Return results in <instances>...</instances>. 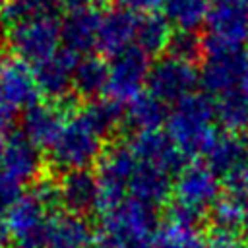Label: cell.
Listing matches in <instances>:
<instances>
[{
	"mask_svg": "<svg viewBox=\"0 0 248 248\" xmlns=\"http://www.w3.org/2000/svg\"><path fill=\"white\" fill-rule=\"evenodd\" d=\"M93 248H99V246H93Z\"/></svg>",
	"mask_w": 248,
	"mask_h": 248,
	"instance_id": "44",
	"label": "cell"
},
{
	"mask_svg": "<svg viewBox=\"0 0 248 248\" xmlns=\"http://www.w3.org/2000/svg\"><path fill=\"white\" fill-rule=\"evenodd\" d=\"M203 46L207 54L246 50L248 4L234 0H215L205 21Z\"/></svg>",
	"mask_w": 248,
	"mask_h": 248,
	"instance_id": "6",
	"label": "cell"
},
{
	"mask_svg": "<svg viewBox=\"0 0 248 248\" xmlns=\"http://www.w3.org/2000/svg\"><path fill=\"white\" fill-rule=\"evenodd\" d=\"M140 159L136 157L130 143H114L105 149L99 159V213H105L126 200L128 184L138 169Z\"/></svg>",
	"mask_w": 248,
	"mask_h": 248,
	"instance_id": "8",
	"label": "cell"
},
{
	"mask_svg": "<svg viewBox=\"0 0 248 248\" xmlns=\"http://www.w3.org/2000/svg\"><path fill=\"white\" fill-rule=\"evenodd\" d=\"M105 134L95 126L85 108L68 114L64 128L48 149L52 167L62 172L89 170L105 153Z\"/></svg>",
	"mask_w": 248,
	"mask_h": 248,
	"instance_id": "3",
	"label": "cell"
},
{
	"mask_svg": "<svg viewBox=\"0 0 248 248\" xmlns=\"http://www.w3.org/2000/svg\"><path fill=\"white\" fill-rule=\"evenodd\" d=\"M17 110L0 95V134L6 132L12 124H14V118H16Z\"/></svg>",
	"mask_w": 248,
	"mask_h": 248,
	"instance_id": "36",
	"label": "cell"
},
{
	"mask_svg": "<svg viewBox=\"0 0 248 248\" xmlns=\"http://www.w3.org/2000/svg\"><path fill=\"white\" fill-rule=\"evenodd\" d=\"M149 72V54H145L138 46H130L118 52L108 62L107 97L116 101L118 105L132 103L138 95L143 93V87H147Z\"/></svg>",
	"mask_w": 248,
	"mask_h": 248,
	"instance_id": "10",
	"label": "cell"
},
{
	"mask_svg": "<svg viewBox=\"0 0 248 248\" xmlns=\"http://www.w3.org/2000/svg\"><path fill=\"white\" fill-rule=\"evenodd\" d=\"M209 10V0H167L163 16L176 31H198L205 27Z\"/></svg>",
	"mask_w": 248,
	"mask_h": 248,
	"instance_id": "26",
	"label": "cell"
},
{
	"mask_svg": "<svg viewBox=\"0 0 248 248\" xmlns=\"http://www.w3.org/2000/svg\"><path fill=\"white\" fill-rule=\"evenodd\" d=\"M130 147L140 161L159 167L169 174H178V170L184 167V155L167 136V132L157 130L134 134V138L130 140Z\"/></svg>",
	"mask_w": 248,
	"mask_h": 248,
	"instance_id": "18",
	"label": "cell"
},
{
	"mask_svg": "<svg viewBox=\"0 0 248 248\" xmlns=\"http://www.w3.org/2000/svg\"><path fill=\"white\" fill-rule=\"evenodd\" d=\"M108 85V62L101 56L87 54L78 60L74 72V91L91 101H97L101 95H107Z\"/></svg>",
	"mask_w": 248,
	"mask_h": 248,
	"instance_id": "23",
	"label": "cell"
},
{
	"mask_svg": "<svg viewBox=\"0 0 248 248\" xmlns=\"http://www.w3.org/2000/svg\"><path fill=\"white\" fill-rule=\"evenodd\" d=\"M58 203L64 211L76 215H87L99 209V180L91 170L64 172L58 182Z\"/></svg>",
	"mask_w": 248,
	"mask_h": 248,
	"instance_id": "16",
	"label": "cell"
},
{
	"mask_svg": "<svg viewBox=\"0 0 248 248\" xmlns=\"http://www.w3.org/2000/svg\"><path fill=\"white\" fill-rule=\"evenodd\" d=\"M246 151L248 149L244 141L238 138V134L229 132V130H219L213 141L209 143V147L205 149L203 159L219 176H223L232 167L248 159Z\"/></svg>",
	"mask_w": 248,
	"mask_h": 248,
	"instance_id": "24",
	"label": "cell"
},
{
	"mask_svg": "<svg viewBox=\"0 0 248 248\" xmlns=\"http://www.w3.org/2000/svg\"><path fill=\"white\" fill-rule=\"evenodd\" d=\"M78 60L79 56L62 46L46 60L35 64L33 72L41 95H45L50 101H60L70 91H74V72Z\"/></svg>",
	"mask_w": 248,
	"mask_h": 248,
	"instance_id": "12",
	"label": "cell"
},
{
	"mask_svg": "<svg viewBox=\"0 0 248 248\" xmlns=\"http://www.w3.org/2000/svg\"><path fill=\"white\" fill-rule=\"evenodd\" d=\"M10 238V234H8V227H6V219L0 215V246L6 242Z\"/></svg>",
	"mask_w": 248,
	"mask_h": 248,
	"instance_id": "39",
	"label": "cell"
},
{
	"mask_svg": "<svg viewBox=\"0 0 248 248\" xmlns=\"http://www.w3.org/2000/svg\"><path fill=\"white\" fill-rule=\"evenodd\" d=\"M169 110L163 101L153 97L149 91H143L138 95L132 103H128V108L124 110L126 124L136 132H157L167 124Z\"/></svg>",
	"mask_w": 248,
	"mask_h": 248,
	"instance_id": "22",
	"label": "cell"
},
{
	"mask_svg": "<svg viewBox=\"0 0 248 248\" xmlns=\"http://www.w3.org/2000/svg\"><path fill=\"white\" fill-rule=\"evenodd\" d=\"M21 194H23V186L0 172V215L2 217L10 211V207L19 200Z\"/></svg>",
	"mask_w": 248,
	"mask_h": 248,
	"instance_id": "34",
	"label": "cell"
},
{
	"mask_svg": "<svg viewBox=\"0 0 248 248\" xmlns=\"http://www.w3.org/2000/svg\"><path fill=\"white\" fill-rule=\"evenodd\" d=\"M217 132L215 101L207 93H192L169 112L167 136L184 157H203Z\"/></svg>",
	"mask_w": 248,
	"mask_h": 248,
	"instance_id": "1",
	"label": "cell"
},
{
	"mask_svg": "<svg viewBox=\"0 0 248 248\" xmlns=\"http://www.w3.org/2000/svg\"><path fill=\"white\" fill-rule=\"evenodd\" d=\"M103 12L99 8H78L70 10L62 23V46L76 56H87L97 48L99 25Z\"/></svg>",
	"mask_w": 248,
	"mask_h": 248,
	"instance_id": "14",
	"label": "cell"
},
{
	"mask_svg": "<svg viewBox=\"0 0 248 248\" xmlns=\"http://www.w3.org/2000/svg\"><path fill=\"white\" fill-rule=\"evenodd\" d=\"M242 89L248 93V48L244 50V68H242Z\"/></svg>",
	"mask_w": 248,
	"mask_h": 248,
	"instance_id": "38",
	"label": "cell"
},
{
	"mask_svg": "<svg viewBox=\"0 0 248 248\" xmlns=\"http://www.w3.org/2000/svg\"><path fill=\"white\" fill-rule=\"evenodd\" d=\"M0 248H2V246H0Z\"/></svg>",
	"mask_w": 248,
	"mask_h": 248,
	"instance_id": "45",
	"label": "cell"
},
{
	"mask_svg": "<svg viewBox=\"0 0 248 248\" xmlns=\"http://www.w3.org/2000/svg\"><path fill=\"white\" fill-rule=\"evenodd\" d=\"M4 145H6V140H4L2 134H0V161H2V155H4Z\"/></svg>",
	"mask_w": 248,
	"mask_h": 248,
	"instance_id": "40",
	"label": "cell"
},
{
	"mask_svg": "<svg viewBox=\"0 0 248 248\" xmlns=\"http://www.w3.org/2000/svg\"><path fill=\"white\" fill-rule=\"evenodd\" d=\"M58 10V0H6L0 6V23L12 27L37 17H56Z\"/></svg>",
	"mask_w": 248,
	"mask_h": 248,
	"instance_id": "27",
	"label": "cell"
},
{
	"mask_svg": "<svg viewBox=\"0 0 248 248\" xmlns=\"http://www.w3.org/2000/svg\"><path fill=\"white\" fill-rule=\"evenodd\" d=\"M172 25L169 19L157 12L151 14H138V27H136V41L134 46L143 50L145 54H159L169 48L172 41Z\"/></svg>",
	"mask_w": 248,
	"mask_h": 248,
	"instance_id": "25",
	"label": "cell"
},
{
	"mask_svg": "<svg viewBox=\"0 0 248 248\" xmlns=\"http://www.w3.org/2000/svg\"><path fill=\"white\" fill-rule=\"evenodd\" d=\"M170 176L172 174H169L167 170L140 161L138 169L128 184V194H130V198L155 209L157 205L165 203L172 196L174 180Z\"/></svg>",
	"mask_w": 248,
	"mask_h": 248,
	"instance_id": "21",
	"label": "cell"
},
{
	"mask_svg": "<svg viewBox=\"0 0 248 248\" xmlns=\"http://www.w3.org/2000/svg\"><path fill=\"white\" fill-rule=\"evenodd\" d=\"M205 248H248L238 229L213 227L205 234Z\"/></svg>",
	"mask_w": 248,
	"mask_h": 248,
	"instance_id": "32",
	"label": "cell"
},
{
	"mask_svg": "<svg viewBox=\"0 0 248 248\" xmlns=\"http://www.w3.org/2000/svg\"><path fill=\"white\" fill-rule=\"evenodd\" d=\"M0 95L16 110H27L35 103H39L41 91L35 79L33 66L19 58L8 60L0 72Z\"/></svg>",
	"mask_w": 248,
	"mask_h": 248,
	"instance_id": "15",
	"label": "cell"
},
{
	"mask_svg": "<svg viewBox=\"0 0 248 248\" xmlns=\"http://www.w3.org/2000/svg\"><path fill=\"white\" fill-rule=\"evenodd\" d=\"M58 203V184L39 180L4 215L8 234L17 248H43L45 229Z\"/></svg>",
	"mask_w": 248,
	"mask_h": 248,
	"instance_id": "5",
	"label": "cell"
},
{
	"mask_svg": "<svg viewBox=\"0 0 248 248\" xmlns=\"http://www.w3.org/2000/svg\"><path fill=\"white\" fill-rule=\"evenodd\" d=\"M215 2V0H213ZM234 2H244V4H248V0H234Z\"/></svg>",
	"mask_w": 248,
	"mask_h": 248,
	"instance_id": "42",
	"label": "cell"
},
{
	"mask_svg": "<svg viewBox=\"0 0 248 248\" xmlns=\"http://www.w3.org/2000/svg\"><path fill=\"white\" fill-rule=\"evenodd\" d=\"M0 172L17 184H37L43 172L41 147L29 141L21 132L12 134L6 140L4 155L0 161Z\"/></svg>",
	"mask_w": 248,
	"mask_h": 248,
	"instance_id": "11",
	"label": "cell"
},
{
	"mask_svg": "<svg viewBox=\"0 0 248 248\" xmlns=\"http://www.w3.org/2000/svg\"><path fill=\"white\" fill-rule=\"evenodd\" d=\"M223 186L229 194L248 198V159L223 174Z\"/></svg>",
	"mask_w": 248,
	"mask_h": 248,
	"instance_id": "33",
	"label": "cell"
},
{
	"mask_svg": "<svg viewBox=\"0 0 248 248\" xmlns=\"http://www.w3.org/2000/svg\"><path fill=\"white\" fill-rule=\"evenodd\" d=\"M242 68H244V50L207 54L200 72V81L205 93L217 99L232 89L242 87Z\"/></svg>",
	"mask_w": 248,
	"mask_h": 248,
	"instance_id": "13",
	"label": "cell"
},
{
	"mask_svg": "<svg viewBox=\"0 0 248 248\" xmlns=\"http://www.w3.org/2000/svg\"><path fill=\"white\" fill-rule=\"evenodd\" d=\"M157 227L153 207L126 198L101 213L95 242L99 248H155Z\"/></svg>",
	"mask_w": 248,
	"mask_h": 248,
	"instance_id": "2",
	"label": "cell"
},
{
	"mask_svg": "<svg viewBox=\"0 0 248 248\" xmlns=\"http://www.w3.org/2000/svg\"><path fill=\"white\" fill-rule=\"evenodd\" d=\"M6 45L16 58L35 66L62 46V23L58 17H37L6 29Z\"/></svg>",
	"mask_w": 248,
	"mask_h": 248,
	"instance_id": "7",
	"label": "cell"
},
{
	"mask_svg": "<svg viewBox=\"0 0 248 248\" xmlns=\"http://www.w3.org/2000/svg\"><path fill=\"white\" fill-rule=\"evenodd\" d=\"M118 8L134 12V14H151L157 12L159 8L163 10L167 0H114Z\"/></svg>",
	"mask_w": 248,
	"mask_h": 248,
	"instance_id": "35",
	"label": "cell"
},
{
	"mask_svg": "<svg viewBox=\"0 0 248 248\" xmlns=\"http://www.w3.org/2000/svg\"><path fill=\"white\" fill-rule=\"evenodd\" d=\"M169 50H170L169 54H172V56H178L182 60L194 62L205 50L203 37H200L198 31H174L172 41L169 45Z\"/></svg>",
	"mask_w": 248,
	"mask_h": 248,
	"instance_id": "31",
	"label": "cell"
},
{
	"mask_svg": "<svg viewBox=\"0 0 248 248\" xmlns=\"http://www.w3.org/2000/svg\"><path fill=\"white\" fill-rule=\"evenodd\" d=\"M4 48H2V43H0V72H2V68H4Z\"/></svg>",
	"mask_w": 248,
	"mask_h": 248,
	"instance_id": "41",
	"label": "cell"
},
{
	"mask_svg": "<svg viewBox=\"0 0 248 248\" xmlns=\"http://www.w3.org/2000/svg\"><path fill=\"white\" fill-rule=\"evenodd\" d=\"M68 114L56 103H35L21 116V134L33 141L37 147H46L54 143L60 130L64 128Z\"/></svg>",
	"mask_w": 248,
	"mask_h": 248,
	"instance_id": "19",
	"label": "cell"
},
{
	"mask_svg": "<svg viewBox=\"0 0 248 248\" xmlns=\"http://www.w3.org/2000/svg\"><path fill=\"white\" fill-rule=\"evenodd\" d=\"M219 196V174L207 163L192 161L178 170L172 182V203L167 219L198 227Z\"/></svg>",
	"mask_w": 248,
	"mask_h": 248,
	"instance_id": "4",
	"label": "cell"
},
{
	"mask_svg": "<svg viewBox=\"0 0 248 248\" xmlns=\"http://www.w3.org/2000/svg\"><path fill=\"white\" fill-rule=\"evenodd\" d=\"M103 2H107V0H58L60 8H68V12L78 10V8H97Z\"/></svg>",
	"mask_w": 248,
	"mask_h": 248,
	"instance_id": "37",
	"label": "cell"
},
{
	"mask_svg": "<svg viewBox=\"0 0 248 248\" xmlns=\"http://www.w3.org/2000/svg\"><path fill=\"white\" fill-rule=\"evenodd\" d=\"M155 248H205V236L198 227L167 219L157 227Z\"/></svg>",
	"mask_w": 248,
	"mask_h": 248,
	"instance_id": "29",
	"label": "cell"
},
{
	"mask_svg": "<svg viewBox=\"0 0 248 248\" xmlns=\"http://www.w3.org/2000/svg\"><path fill=\"white\" fill-rule=\"evenodd\" d=\"M198 81H200V72L194 66V62L167 54L161 56L155 64H151V72L147 78V91L165 105H176L188 95L196 93L194 89Z\"/></svg>",
	"mask_w": 248,
	"mask_h": 248,
	"instance_id": "9",
	"label": "cell"
},
{
	"mask_svg": "<svg viewBox=\"0 0 248 248\" xmlns=\"http://www.w3.org/2000/svg\"><path fill=\"white\" fill-rule=\"evenodd\" d=\"M95 231L85 217L58 211L52 213L43 238V248H93Z\"/></svg>",
	"mask_w": 248,
	"mask_h": 248,
	"instance_id": "17",
	"label": "cell"
},
{
	"mask_svg": "<svg viewBox=\"0 0 248 248\" xmlns=\"http://www.w3.org/2000/svg\"><path fill=\"white\" fill-rule=\"evenodd\" d=\"M213 101L217 122L223 126V130L238 134L248 126V93L242 87L232 89Z\"/></svg>",
	"mask_w": 248,
	"mask_h": 248,
	"instance_id": "28",
	"label": "cell"
},
{
	"mask_svg": "<svg viewBox=\"0 0 248 248\" xmlns=\"http://www.w3.org/2000/svg\"><path fill=\"white\" fill-rule=\"evenodd\" d=\"M213 227H225V229H238L242 225H248V198L234 196V194H221L217 202L209 209Z\"/></svg>",
	"mask_w": 248,
	"mask_h": 248,
	"instance_id": "30",
	"label": "cell"
},
{
	"mask_svg": "<svg viewBox=\"0 0 248 248\" xmlns=\"http://www.w3.org/2000/svg\"><path fill=\"white\" fill-rule=\"evenodd\" d=\"M4 2H6V0H0V6H2V4H4Z\"/></svg>",
	"mask_w": 248,
	"mask_h": 248,
	"instance_id": "43",
	"label": "cell"
},
{
	"mask_svg": "<svg viewBox=\"0 0 248 248\" xmlns=\"http://www.w3.org/2000/svg\"><path fill=\"white\" fill-rule=\"evenodd\" d=\"M136 27H138V14L122 8L105 12L99 25L97 50L112 58L118 52L134 46Z\"/></svg>",
	"mask_w": 248,
	"mask_h": 248,
	"instance_id": "20",
	"label": "cell"
}]
</instances>
